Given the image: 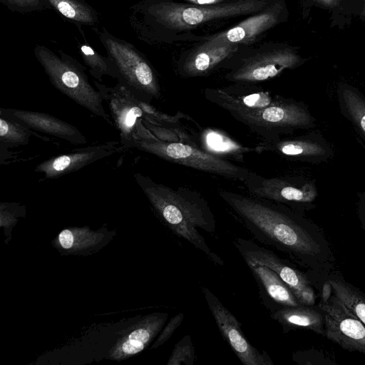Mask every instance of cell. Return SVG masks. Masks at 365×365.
Segmentation results:
<instances>
[{"label": "cell", "mask_w": 365, "mask_h": 365, "mask_svg": "<svg viewBox=\"0 0 365 365\" xmlns=\"http://www.w3.org/2000/svg\"><path fill=\"white\" fill-rule=\"evenodd\" d=\"M58 53L59 56H57L43 45H38L34 48V55L51 83L78 106L113 125L103 107L100 92L89 82L86 68L63 51Z\"/></svg>", "instance_id": "5b68a950"}, {"label": "cell", "mask_w": 365, "mask_h": 365, "mask_svg": "<svg viewBox=\"0 0 365 365\" xmlns=\"http://www.w3.org/2000/svg\"><path fill=\"white\" fill-rule=\"evenodd\" d=\"M51 9L72 21L78 28L81 25L98 24V12L84 0H46Z\"/></svg>", "instance_id": "d4e9b609"}, {"label": "cell", "mask_w": 365, "mask_h": 365, "mask_svg": "<svg viewBox=\"0 0 365 365\" xmlns=\"http://www.w3.org/2000/svg\"><path fill=\"white\" fill-rule=\"evenodd\" d=\"M119 141L110 140L77 148L46 159L37 165L34 171L44 179L58 178L119 152Z\"/></svg>", "instance_id": "ac0fdd59"}, {"label": "cell", "mask_w": 365, "mask_h": 365, "mask_svg": "<svg viewBox=\"0 0 365 365\" xmlns=\"http://www.w3.org/2000/svg\"><path fill=\"white\" fill-rule=\"evenodd\" d=\"M195 361V347L191 336H184L174 346L167 365H193Z\"/></svg>", "instance_id": "4dcf8cb0"}, {"label": "cell", "mask_w": 365, "mask_h": 365, "mask_svg": "<svg viewBox=\"0 0 365 365\" xmlns=\"http://www.w3.org/2000/svg\"><path fill=\"white\" fill-rule=\"evenodd\" d=\"M270 317L282 326L284 332L304 328L324 336L323 314L312 306L300 304L282 308L270 312Z\"/></svg>", "instance_id": "603a6c76"}, {"label": "cell", "mask_w": 365, "mask_h": 365, "mask_svg": "<svg viewBox=\"0 0 365 365\" xmlns=\"http://www.w3.org/2000/svg\"><path fill=\"white\" fill-rule=\"evenodd\" d=\"M183 319V313H178L173 316L169 320L168 323L163 327L155 341L151 346V349H156L166 342L172 336L175 331L180 326Z\"/></svg>", "instance_id": "d6a6232c"}, {"label": "cell", "mask_w": 365, "mask_h": 365, "mask_svg": "<svg viewBox=\"0 0 365 365\" xmlns=\"http://www.w3.org/2000/svg\"><path fill=\"white\" fill-rule=\"evenodd\" d=\"M135 148L173 163L244 182L251 171L196 145L158 138H140Z\"/></svg>", "instance_id": "ba28073f"}, {"label": "cell", "mask_w": 365, "mask_h": 365, "mask_svg": "<svg viewBox=\"0 0 365 365\" xmlns=\"http://www.w3.org/2000/svg\"><path fill=\"white\" fill-rule=\"evenodd\" d=\"M241 46L222 66L223 78L231 83L259 84L304 63L297 48L284 43L264 42Z\"/></svg>", "instance_id": "277c9868"}, {"label": "cell", "mask_w": 365, "mask_h": 365, "mask_svg": "<svg viewBox=\"0 0 365 365\" xmlns=\"http://www.w3.org/2000/svg\"><path fill=\"white\" fill-rule=\"evenodd\" d=\"M243 46V45H242ZM241 45L212 43L205 40L185 51L177 61V72L182 78L205 76L232 56Z\"/></svg>", "instance_id": "e0dca14e"}, {"label": "cell", "mask_w": 365, "mask_h": 365, "mask_svg": "<svg viewBox=\"0 0 365 365\" xmlns=\"http://www.w3.org/2000/svg\"><path fill=\"white\" fill-rule=\"evenodd\" d=\"M287 16L284 1L276 0L262 11L252 14L234 26L205 36L202 40L212 43L254 45L262 36L285 21Z\"/></svg>", "instance_id": "5bb4252c"}, {"label": "cell", "mask_w": 365, "mask_h": 365, "mask_svg": "<svg viewBox=\"0 0 365 365\" xmlns=\"http://www.w3.org/2000/svg\"><path fill=\"white\" fill-rule=\"evenodd\" d=\"M203 141L207 152L215 153L230 154L232 156L240 155L241 158L245 153L254 150L232 140L228 136L216 130L208 129L203 135Z\"/></svg>", "instance_id": "83f0119b"}, {"label": "cell", "mask_w": 365, "mask_h": 365, "mask_svg": "<svg viewBox=\"0 0 365 365\" xmlns=\"http://www.w3.org/2000/svg\"><path fill=\"white\" fill-rule=\"evenodd\" d=\"M243 183L249 195L301 213L314 208L318 196L315 180L301 176L267 178L251 170Z\"/></svg>", "instance_id": "9c48e42d"}, {"label": "cell", "mask_w": 365, "mask_h": 365, "mask_svg": "<svg viewBox=\"0 0 365 365\" xmlns=\"http://www.w3.org/2000/svg\"><path fill=\"white\" fill-rule=\"evenodd\" d=\"M234 245L245 262L267 266L274 271L290 288L301 304L313 306L316 295L306 274L272 250L242 237L235 239Z\"/></svg>", "instance_id": "8fae6325"}, {"label": "cell", "mask_w": 365, "mask_h": 365, "mask_svg": "<svg viewBox=\"0 0 365 365\" xmlns=\"http://www.w3.org/2000/svg\"><path fill=\"white\" fill-rule=\"evenodd\" d=\"M204 96L207 101L229 113L264 108L276 102L282 96L258 84L232 83L224 87L207 88Z\"/></svg>", "instance_id": "2e32d148"}, {"label": "cell", "mask_w": 365, "mask_h": 365, "mask_svg": "<svg viewBox=\"0 0 365 365\" xmlns=\"http://www.w3.org/2000/svg\"><path fill=\"white\" fill-rule=\"evenodd\" d=\"M32 130L12 120L0 115L1 149L26 145L29 143Z\"/></svg>", "instance_id": "f1b7e54d"}, {"label": "cell", "mask_w": 365, "mask_h": 365, "mask_svg": "<svg viewBox=\"0 0 365 365\" xmlns=\"http://www.w3.org/2000/svg\"><path fill=\"white\" fill-rule=\"evenodd\" d=\"M328 281L331 286L333 294L365 325V294L340 279H330Z\"/></svg>", "instance_id": "4316f807"}, {"label": "cell", "mask_w": 365, "mask_h": 365, "mask_svg": "<svg viewBox=\"0 0 365 365\" xmlns=\"http://www.w3.org/2000/svg\"><path fill=\"white\" fill-rule=\"evenodd\" d=\"M93 83L107 103L113 126L119 132L118 151L135 148L139 130L143 124V119L145 118L138 99L119 82L113 87H108L96 80Z\"/></svg>", "instance_id": "30bf717a"}, {"label": "cell", "mask_w": 365, "mask_h": 365, "mask_svg": "<svg viewBox=\"0 0 365 365\" xmlns=\"http://www.w3.org/2000/svg\"><path fill=\"white\" fill-rule=\"evenodd\" d=\"M276 0H239L200 6L173 0H142L132 6L130 23L139 37L148 42L187 39L200 26L221 19L258 13Z\"/></svg>", "instance_id": "7a4b0ae2"}, {"label": "cell", "mask_w": 365, "mask_h": 365, "mask_svg": "<svg viewBox=\"0 0 365 365\" xmlns=\"http://www.w3.org/2000/svg\"><path fill=\"white\" fill-rule=\"evenodd\" d=\"M324 322V336L349 351L365 355V325L333 294L319 303Z\"/></svg>", "instance_id": "4fadbf2b"}, {"label": "cell", "mask_w": 365, "mask_h": 365, "mask_svg": "<svg viewBox=\"0 0 365 365\" xmlns=\"http://www.w3.org/2000/svg\"><path fill=\"white\" fill-rule=\"evenodd\" d=\"M358 215L361 227L365 232V189L359 195Z\"/></svg>", "instance_id": "836d02e7"}, {"label": "cell", "mask_w": 365, "mask_h": 365, "mask_svg": "<svg viewBox=\"0 0 365 365\" xmlns=\"http://www.w3.org/2000/svg\"><path fill=\"white\" fill-rule=\"evenodd\" d=\"M101 42L115 63L118 81L126 86L138 100L150 103L160 97L156 72L145 56L134 45L113 36L106 29L98 31Z\"/></svg>", "instance_id": "52a82bcc"}, {"label": "cell", "mask_w": 365, "mask_h": 365, "mask_svg": "<svg viewBox=\"0 0 365 365\" xmlns=\"http://www.w3.org/2000/svg\"><path fill=\"white\" fill-rule=\"evenodd\" d=\"M258 284L261 299L270 312L301 304L279 276L267 266L246 262Z\"/></svg>", "instance_id": "7402d4cb"}, {"label": "cell", "mask_w": 365, "mask_h": 365, "mask_svg": "<svg viewBox=\"0 0 365 365\" xmlns=\"http://www.w3.org/2000/svg\"><path fill=\"white\" fill-rule=\"evenodd\" d=\"M168 314L154 312L143 317L119 337L109 351L108 358L120 361L135 356L146 349L158 336Z\"/></svg>", "instance_id": "d6986e66"}, {"label": "cell", "mask_w": 365, "mask_h": 365, "mask_svg": "<svg viewBox=\"0 0 365 365\" xmlns=\"http://www.w3.org/2000/svg\"><path fill=\"white\" fill-rule=\"evenodd\" d=\"M26 207L18 202H1L0 227L4 229L6 243L11 240V231L21 217L25 216Z\"/></svg>", "instance_id": "f546056e"}, {"label": "cell", "mask_w": 365, "mask_h": 365, "mask_svg": "<svg viewBox=\"0 0 365 365\" xmlns=\"http://www.w3.org/2000/svg\"><path fill=\"white\" fill-rule=\"evenodd\" d=\"M229 113L268 142L278 140L299 130L313 128L317 123L304 103L282 96L267 107Z\"/></svg>", "instance_id": "8992f818"}, {"label": "cell", "mask_w": 365, "mask_h": 365, "mask_svg": "<svg viewBox=\"0 0 365 365\" xmlns=\"http://www.w3.org/2000/svg\"><path fill=\"white\" fill-rule=\"evenodd\" d=\"M219 195L259 243L312 270L324 269L331 262L325 237L303 213L250 195L220 190Z\"/></svg>", "instance_id": "6da1fadb"}, {"label": "cell", "mask_w": 365, "mask_h": 365, "mask_svg": "<svg viewBox=\"0 0 365 365\" xmlns=\"http://www.w3.org/2000/svg\"><path fill=\"white\" fill-rule=\"evenodd\" d=\"M10 10L20 13L51 9L46 0H0Z\"/></svg>", "instance_id": "1f68e13d"}, {"label": "cell", "mask_w": 365, "mask_h": 365, "mask_svg": "<svg viewBox=\"0 0 365 365\" xmlns=\"http://www.w3.org/2000/svg\"><path fill=\"white\" fill-rule=\"evenodd\" d=\"M0 115L31 130L48 134L71 144L83 145L87 143L86 136L76 127L46 113L1 108Z\"/></svg>", "instance_id": "ffe728a7"}, {"label": "cell", "mask_w": 365, "mask_h": 365, "mask_svg": "<svg viewBox=\"0 0 365 365\" xmlns=\"http://www.w3.org/2000/svg\"><path fill=\"white\" fill-rule=\"evenodd\" d=\"M78 48L90 74L97 81L102 83L104 76L120 80L118 71L108 56H102L86 41L78 43Z\"/></svg>", "instance_id": "484cf974"}, {"label": "cell", "mask_w": 365, "mask_h": 365, "mask_svg": "<svg viewBox=\"0 0 365 365\" xmlns=\"http://www.w3.org/2000/svg\"><path fill=\"white\" fill-rule=\"evenodd\" d=\"M133 177L156 214L175 234L202 252L215 264L224 265V261L198 231L201 229L214 234L216 230L215 215L200 192L183 187L173 189L140 173Z\"/></svg>", "instance_id": "3957f363"}, {"label": "cell", "mask_w": 365, "mask_h": 365, "mask_svg": "<svg viewBox=\"0 0 365 365\" xmlns=\"http://www.w3.org/2000/svg\"><path fill=\"white\" fill-rule=\"evenodd\" d=\"M336 98L341 114L348 120L365 140V96L348 83L339 84Z\"/></svg>", "instance_id": "cb8c5ba5"}, {"label": "cell", "mask_w": 365, "mask_h": 365, "mask_svg": "<svg viewBox=\"0 0 365 365\" xmlns=\"http://www.w3.org/2000/svg\"><path fill=\"white\" fill-rule=\"evenodd\" d=\"M115 235L107 227L93 230L88 226L69 227L62 230L51 244L63 256H89L106 247Z\"/></svg>", "instance_id": "44dd1931"}, {"label": "cell", "mask_w": 365, "mask_h": 365, "mask_svg": "<svg viewBox=\"0 0 365 365\" xmlns=\"http://www.w3.org/2000/svg\"><path fill=\"white\" fill-rule=\"evenodd\" d=\"M206 303L215 323L235 354L244 365H274L268 354L259 351L245 336L237 318L206 287H202Z\"/></svg>", "instance_id": "7c38bea8"}, {"label": "cell", "mask_w": 365, "mask_h": 365, "mask_svg": "<svg viewBox=\"0 0 365 365\" xmlns=\"http://www.w3.org/2000/svg\"><path fill=\"white\" fill-rule=\"evenodd\" d=\"M254 150L259 154L269 152L289 160L312 164L325 162L334 154L331 145L317 131L284 137L272 142L262 140Z\"/></svg>", "instance_id": "9a60e30c"}]
</instances>
